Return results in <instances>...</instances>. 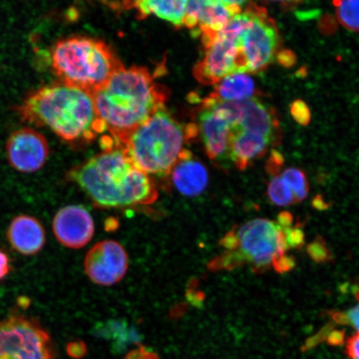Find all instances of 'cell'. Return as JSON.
Wrapping results in <instances>:
<instances>
[{"label":"cell","mask_w":359,"mask_h":359,"mask_svg":"<svg viewBox=\"0 0 359 359\" xmlns=\"http://www.w3.org/2000/svg\"><path fill=\"white\" fill-rule=\"evenodd\" d=\"M196 124L184 127L163 109L138 126L121 142L135 167L148 176H170L188 141L198 133Z\"/></svg>","instance_id":"4"},{"label":"cell","mask_w":359,"mask_h":359,"mask_svg":"<svg viewBox=\"0 0 359 359\" xmlns=\"http://www.w3.org/2000/svg\"><path fill=\"white\" fill-rule=\"evenodd\" d=\"M288 228L267 219H255L232 228L219 241L222 253L208 264V269L215 272L250 266L255 273L273 269L290 249Z\"/></svg>","instance_id":"5"},{"label":"cell","mask_w":359,"mask_h":359,"mask_svg":"<svg viewBox=\"0 0 359 359\" xmlns=\"http://www.w3.org/2000/svg\"><path fill=\"white\" fill-rule=\"evenodd\" d=\"M255 94V85L249 75L233 74L215 84L209 97L217 102H236L250 100Z\"/></svg>","instance_id":"19"},{"label":"cell","mask_w":359,"mask_h":359,"mask_svg":"<svg viewBox=\"0 0 359 359\" xmlns=\"http://www.w3.org/2000/svg\"><path fill=\"white\" fill-rule=\"evenodd\" d=\"M245 1H219L195 0L187 1L184 27L196 35L221 32L233 18L241 15Z\"/></svg>","instance_id":"12"},{"label":"cell","mask_w":359,"mask_h":359,"mask_svg":"<svg viewBox=\"0 0 359 359\" xmlns=\"http://www.w3.org/2000/svg\"><path fill=\"white\" fill-rule=\"evenodd\" d=\"M125 4V3H124ZM126 8H135L139 13L145 18L154 15L170 22L174 26L181 28L183 27L185 19L187 1L185 0H176V1H137L129 2Z\"/></svg>","instance_id":"20"},{"label":"cell","mask_w":359,"mask_h":359,"mask_svg":"<svg viewBox=\"0 0 359 359\" xmlns=\"http://www.w3.org/2000/svg\"><path fill=\"white\" fill-rule=\"evenodd\" d=\"M346 353L349 359H359V333L350 336L347 339Z\"/></svg>","instance_id":"30"},{"label":"cell","mask_w":359,"mask_h":359,"mask_svg":"<svg viewBox=\"0 0 359 359\" xmlns=\"http://www.w3.org/2000/svg\"><path fill=\"white\" fill-rule=\"evenodd\" d=\"M87 348L83 342H72L67 345V353L72 358H81L86 354Z\"/></svg>","instance_id":"32"},{"label":"cell","mask_w":359,"mask_h":359,"mask_svg":"<svg viewBox=\"0 0 359 359\" xmlns=\"http://www.w3.org/2000/svg\"><path fill=\"white\" fill-rule=\"evenodd\" d=\"M67 178L77 184L100 208L150 205L158 197L151 177L135 167L121 147L103 150L72 169Z\"/></svg>","instance_id":"1"},{"label":"cell","mask_w":359,"mask_h":359,"mask_svg":"<svg viewBox=\"0 0 359 359\" xmlns=\"http://www.w3.org/2000/svg\"><path fill=\"white\" fill-rule=\"evenodd\" d=\"M285 158L280 151L273 150L266 163V170L269 175L275 177L280 172Z\"/></svg>","instance_id":"28"},{"label":"cell","mask_w":359,"mask_h":359,"mask_svg":"<svg viewBox=\"0 0 359 359\" xmlns=\"http://www.w3.org/2000/svg\"><path fill=\"white\" fill-rule=\"evenodd\" d=\"M22 120L44 126L66 142L88 143L107 132L91 94L64 83L36 90L20 109Z\"/></svg>","instance_id":"3"},{"label":"cell","mask_w":359,"mask_h":359,"mask_svg":"<svg viewBox=\"0 0 359 359\" xmlns=\"http://www.w3.org/2000/svg\"><path fill=\"white\" fill-rule=\"evenodd\" d=\"M237 122L238 112L234 102H217L209 97L202 101L197 127L210 160L230 158L231 132Z\"/></svg>","instance_id":"9"},{"label":"cell","mask_w":359,"mask_h":359,"mask_svg":"<svg viewBox=\"0 0 359 359\" xmlns=\"http://www.w3.org/2000/svg\"><path fill=\"white\" fill-rule=\"evenodd\" d=\"M267 196L271 203L277 206H288L296 203L293 193L279 176L273 177L269 182Z\"/></svg>","instance_id":"23"},{"label":"cell","mask_w":359,"mask_h":359,"mask_svg":"<svg viewBox=\"0 0 359 359\" xmlns=\"http://www.w3.org/2000/svg\"><path fill=\"white\" fill-rule=\"evenodd\" d=\"M11 271L10 259L6 254L0 251V280L8 275Z\"/></svg>","instance_id":"33"},{"label":"cell","mask_w":359,"mask_h":359,"mask_svg":"<svg viewBox=\"0 0 359 359\" xmlns=\"http://www.w3.org/2000/svg\"><path fill=\"white\" fill-rule=\"evenodd\" d=\"M281 178L293 193L296 203L307 198L309 187L306 175L303 170L294 168H287L282 172Z\"/></svg>","instance_id":"21"},{"label":"cell","mask_w":359,"mask_h":359,"mask_svg":"<svg viewBox=\"0 0 359 359\" xmlns=\"http://www.w3.org/2000/svg\"><path fill=\"white\" fill-rule=\"evenodd\" d=\"M239 40L221 31L204 47L205 55L193 69L194 77L201 84L215 85L229 75L247 73Z\"/></svg>","instance_id":"10"},{"label":"cell","mask_w":359,"mask_h":359,"mask_svg":"<svg viewBox=\"0 0 359 359\" xmlns=\"http://www.w3.org/2000/svg\"><path fill=\"white\" fill-rule=\"evenodd\" d=\"M287 244L290 249H299L304 245L305 236L299 227H290L286 231Z\"/></svg>","instance_id":"27"},{"label":"cell","mask_w":359,"mask_h":359,"mask_svg":"<svg viewBox=\"0 0 359 359\" xmlns=\"http://www.w3.org/2000/svg\"><path fill=\"white\" fill-rule=\"evenodd\" d=\"M246 7L252 13V21L241 36L239 46L246 62L247 73H258L273 60L279 46V33L266 8L253 3Z\"/></svg>","instance_id":"8"},{"label":"cell","mask_w":359,"mask_h":359,"mask_svg":"<svg viewBox=\"0 0 359 359\" xmlns=\"http://www.w3.org/2000/svg\"><path fill=\"white\" fill-rule=\"evenodd\" d=\"M53 230L60 244L71 249H80L93 239L95 226L92 215L83 205L61 208L53 222Z\"/></svg>","instance_id":"14"},{"label":"cell","mask_w":359,"mask_h":359,"mask_svg":"<svg viewBox=\"0 0 359 359\" xmlns=\"http://www.w3.org/2000/svg\"><path fill=\"white\" fill-rule=\"evenodd\" d=\"M128 257L123 246L115 241L98 242L84 260L89 279L96 285L111 286L122 280L128 271Z\"/></svg>","instance_id":"11"},{"label":"cell","mask_w":359,"mask_h":359,"mask_svg":"<svg viewBox=\"0 0 359 359\" xmlns=\"http://www.w3.org/2000/svg\"><path fill=\"white\" fill-rule=\"evenodd\" d=\"M309 257L317 263H326L332 259V254L325 241L321 238L314 240L307 246Z\"/></svg>","instance_id":"25"},{"label":"cell","mask_w":359,"mask_h":359,"mask_svg":"<svg viewBox=\"0 0 359 359\" xmlns=\"http://www.w3.org/2000/svg\"><path fill=\"white\" fill-rule=\"evenodd\" d=\"M125 359H159L158 356L144 347L134 349Z\"/></svg>","instance_id":"31"},{"label":"cell","mask_w":359,"mask_h":359,"mask_svg":"<svg viewBox=\"0 0 359 359\" xmlns=\"http://www.w3.org/2000/svg\"><path fill=\"white\" fill-rule=\"evenodd\" d=\"M337 17L340 24L345 28L359 31V0H348V1H334Z\"/></svg>","instance_id":"22"},{"label":"cell","mask_w":359,"mask_h":359,"mask_svg":"<svg viewBox=\"0 0 359 359\" xmlns=\"http://www.w3.org/2000/svg\"><path fill=\"white\" fill-rule=\"evenodd\" d=\"M358 298L359 299V294ZM329 316L335 324L353 327L359 333V304L346 311H331Z\"/></svg>","instance_id":"24"},{"label":"cell","mask_w":359,"mask_h":359,"mask_svg":"<svg viewBox=\"0 0 359 359\" xmlns=\"http://www.w3.org/2000/svg\"><path fill=\"white\" fill-rule=\"evenodd\" d=\"M7 237L13 248L25 255L39 252L46 241L42 224L37 219L26 215L13 219L8 229Z\"/></svg>","instance_id":"17"},{"label":"cell","mask_w":359,"mask_h":359,"mask_svg":"<svg viewBox=\"0 0 359 359\" xmlns=\"http://www.w3.org/2000/svg\"><path fill=\"white\" fill-rule=\"evenodd\" d=\"M0 359H55L50 337L22 316L0 320Z\"/></svg>","instance_id":"7"},{"label":"cell","mask_w":359,"mask_h":359,"mask_svg":"<svg viewBox=\"0 0 359 359\" xmlns=\"http://www.w3.org/2000/svg\"><path fill=\"white\" fill-rule=\"evenodd\" d=\"M236 102L239 109V121L234 128L247 133L262 135L273 142L279 133L280 123L271 107L252 98Z\"/></svg>","instance_id":"15"},{"label":"cell","mask_w":359,"mask_h":359,"mask_svg":"<svg viewBox=\"0 0 359 359\" xmlns=\"http://www.w3.org/2000/svg\"><path fill=\"white\" fill-rule=\"evenodd\" d=\"M170 176L172 177L176 189L187 196L201 194L208 185V170L186 148L182 151Z\"/></svg>","instance_id":"16"},{"label":"cell","mask_w":359,"mask_h":359,"mask_svg":"<svg viewBox=\"0 0 359 359\" xmlns=\"http://www.w3.org/2000/svg\"><path fill=\"white\" fill-rule=\"evenodd\" d=\"M277 61L282 67H291L297 62V57L289 49H282L276 56Z\"/></svg>","instance_id":"29"},{"label":"cell","mask_w":359,"mask_h":359,"mask_svg":"<svg viewBox=\"0 0 359 359\" xmlns=\"http://www.w3.org/2000/svg\"><path fill=\"white\" fill-rule=\"evenodd\" d=\"M290 114L296 123L306 126L311 122V111L303 100H295L291 103Z\"/></svg>","instance_id":"26"},{"label":"cell","mask_w":359,"mask_h":359,"mask_svg":"<svg viewBox=\"0 0 359 359\" xmlns=\"http://www.w3.org/2000/svg\"><path fill=\"white\" fill-rule=\"evenodd\" d=\"M271 139L262 135L247 133L233 128L230 137L229 156L236 167L243 170L255 159L262 157L271 143Z\"/></svg>","instance_id":"18"},{"label":"cell","mask_w":359,"mask_h":359,"mask_svg":"<svg viewBox=\"0 0 359 359\" xmlns=\"http://www.w3.org/2000/svg\"><path fill=\"white\" fill-rule=\"evenodd\" d=\"M168 95L146 67H123L92 96L111 146L120 147L130 133L165 107Z\"/></svg>","instance_id":"2"},{"label":"cell","mask_w":359,"mask_h":359,"mask_svg":"<svg viewBox=\"0 0 359 359\" xmlns=\"http://www.w3.org/2000/svg\"><path fill=\"white\" fill-rule=\"evenodd\" d=\"M6 150L12 167L22 173H32L41 169L49 154L46 138L29 128L13 133L8 138Z\"/></svg>","instance_id":"13"},{"label":"cell","mask_w":359,"mask_h":359,"mask_svg":"<svg viewBox=\"0 0 359 359\" xmlns=\"http://www.w3.org/2000/svg\"><path fill=\"white\" fill-rule=\"evenodd\" d=\"M51 64L61 83L91 95L124 67L105 42L85 36L57 42L51 50Z\"/></svg>","instance_id":"6"}]
</instances>
